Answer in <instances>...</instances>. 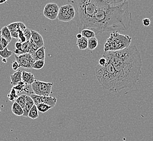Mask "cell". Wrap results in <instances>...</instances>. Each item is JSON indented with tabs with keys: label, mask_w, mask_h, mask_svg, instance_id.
Instances as JSON below:
<instances>
[{
	"label": "cell",
	"mask_w": 153,
	"mask_h": 141,
	"mask_svg": "<svg viewBox=\"0 0 153 141\" xmlns=\"http://www.w3.org/2000/svg\"><path fill=\"white\" fill-rule=\"evenodd\" d=\"M102 57L112 65L116 71L120 91L131 89L137 84L142 74V60L136 45L121 51L104 52Z\"/></svg>",
	"instance_id": "cell-1"
},
{
	"label": "cell",
	"mask_w": 153,
	"mask_h": 141,
	"mask_svg": "<svg viewBox=\"0 0 153 141\" xmlns=\"http://www.w3.org/2000/svg\"><path fill=\"white\" fill-rule=\"evenodd\" d=\"M131 21L128 2L114 6L105 2L96 13L90 30L96 35L104 32L126 31Z\"/></svg>",
	"instance_id": "cell-2"
},
{
	"label": "cell",
	"mask_w": 153,
	"mask_h": 141,
	"mask_svg": "<svg viewBox=\"0 0 153 141\" xmlns=\"http://www.w3.org/2000/svg\"><path fill=\"white\" fill-rule=\"evenodd\" d=\"M75 10V22L79 33L92 26L98 10L106 2L104 0H68Z\"/></svg>",
	"instance_id": "cell-3"
},
{
	"label": "cell",
	"mask_w": 153,
	"mask_h": 141,
	"mask_svg": "<svg viewBox=\"0 0 153 141\" xmlns=\"http://www.w3.org/2000/svg\"><path fill=\"white\" fill-rule=\"evenodd\" d=\"M95 73L98 82L102 89L113 93L120 91L116 71L108 61L105 66L97 65Z\"/></svg>",
	"instance_id": "cell-4"
},
{
	"label": "cell",
	"mask_w": 153,
	"mask_h": 141,
	"mask_svg": "<svg viewBox=\"0 0 153 141\" xmlns=\"http://www.w3.org/2000/svg\"><path fill=\"white\" fill-rule=\"evenodd\" d=\"M132 37L128 35L120 34L119 32H113L107 39L104 47V52H115L129 47Z\"/></svg>",
	"instance_id": "cell-5"
},
{
	"label": "cell",
	"mask_w": 153,
	"mask_h": 141,
	"mask_svg": "<svg viewBox=\"0 0 153 141\" xmlns=\"http://www.w3.org/2000/svg\"><path fill=\"white\" fill-rule=\"evenodd\" d=\"M53 83H46L36 80L31 85L35 95L42 96H49L51 93Z\"/></svg>",
	"instance_id": "cell-6"
},
{
	"label": "cell",
	"mask_w": 153,
	"mask_h": 141,
	"mask_svg": "<svg viewBox=\"0 0 153 141\" xmlns=\"http://www.w3.org/2000/svg\"><path fill=\"white\" fill-rule=\"evenodd\" d=\"M75 10L74 7L70 4L68 3L59 8L58 12V20L62 22H68L71 21L75 18Z\"/></svg>",
	"instance_id": "cell-7"
},
{
	"label": "cell",
	"mask_w": 153,
	"mask_h": 141,
	"mask_svg": "<svg viewBox=\"0 0 153 141\" xmlns=\"http://www.w3.org/2000/svg\"><path fill=\"white\" fill-rule=\"evenodd\" d=\"M31 98L33 101L34 105H37L40 103H44L50 106L53 108L55 107L57 103V99L52 96H42L35 95L34 93H31Z\"/></svg>",
	"instance_id": "cell-8"
},
{
	"label": "cell",
	"mask_w": 153,
	"mask_h": 141,
	"mask_svg": "<svg viewBox=\"0 0 153 141\" xmlns=\"http://www.w3.org/2000/svg\"><path fill=\"white\" fill-rule=\"evenodd\" d=\"M59 7L55 3L46 4L43 11V15L50 20H55L57 18Z\"/></svg>",
	"instance_id": "cell-9"
},
{
	"label": "cell",
	"mask_w": 153,
	"mask_h": 141,
	"mask_svg": "<svg viewBox=\"0 0 153 141\" xmlns=\"http://www.w3.org/2000/svg\"><path fill=\"white\" fill-rule=\"evenodd\" d=\"M14 57L16 61L18 62L20 68L32 69V66L35 60L30 54L25 53L19 55L14 54Z\"/></svg>",
	"instance_id": "cell-10"
},
{
	"label": "cell",
	"mask_w": 153,
	"mask_h": 141,
	"mask_svg": "<svg viewBox=\"0 0 153 141\" xmlns=\"http://www.w3.org/2000/svg\"><path fill=\"white\" fill-rule=\"evenodd\" d=\"M31 39L37 45L38 48H41L44 46V42L43 40V37L37 31L31 30Z\"/></svg>",
	"instance_id": "cell-11"
},
{
	"label": "cell",
	"mask_w": 153,
	"mask_h": 141,
	"mask_svg": "<svg viewBox=\"0 0 153 141\" xmlns=\"http://www.w3.org/2000/svg\"><path fill=\"white\" fill-rule=\"evenodd\" d=\"M22 81L27 85H32L36 80L33 74L31 72L22 70Z\"/></svg>",
	"instance_id": "cell-12"
},
{
	"label": "cell",
	"mask_w": 153,
	"mask_h": 141,
	"mask_svg": "<svg viewBox=\"0 0 153 141\" xmlns=\"http://www.w3.org/2000/svg\"><path fill=\"white\" fill-rule=\"evenodd\" d=\"M22 70H17L10 76V85L13 86H16L20 82L22 81Z\"/></svg>",
	"instance_id": "cell-13"
},
{
	"label": "cell",
	"mask_w": 153,
	"mask_h": 141,
	"mask_svg": "<svg viewBox=\"0 0 153 141\" xmlns=\"http://www.w3.org/2000/svg\"><path fill=\"white\" fill-rule=\"evenodd\" d=\"M34 105V101L30 96L26 95V104L23 109L24 115L22 116L27 117L28 114L32 107Z\"/></svg>",
	"instance_id": "cell-14"
},
{
	"label": "cell",
	"mask_w": 153,
	"mask_h": 141,
	"mask_svg": "<svg viewBox=\"0 0 153 141\" xmlns=\"http://www.w3.org/2000/svg\"><path fill=\"white\" fill-rule=\"evenodd\" d=\"M32 58L35 61L39 60H44L45 59V47L43 46L41 48H38L37 51L32 55Z\"/></svg>",
	"instance_id": "cell-15"
},
{
	"label": "cell",
	"mask_w": 153,
	"mask_h": 141,
	"mask_svg": "<svg viewBox=\"0 0 153 141\" xmlns=\"http://www.w3.org/2000/svg\"><path fill=\"white\" fill-rule=\"evenodd\" d=\"M27 85H27L26 83H25L24 82L21 81L16 86H13V88H14L16 90L18 93H20L24 92V91L28 93L29 89H28Z\"/></svg>",
	"instance_id": "cell-16"
},
{
	"label": "cell",
	"mask_w": 153,
	"mask_h": 141,
	"mask_svg": "<svg viewBox=\"0 0 153 141\" xmlns=\"http://www.w3.org/2000/svg\"><path fill=\"white\" fill-rule=\"evenodd\" d=\"M12 112L16 116H22L24 115L23 109L16 101L12 106Z\"/></svg>",
	"instance_id": "cell-17"
},
{
	"label": "cell",
	"mask_w": 153,
	"mask_h": 141,
	"mask_svg": "<svg viewBox=\"0 0 153 141\" xmlns=\"http://www.w3.org/2000/svg\"><path fill=\"white\" fill-rule=\"evenodd\" d=\"M76 46L80 50H86L88 48V39L83 37L77 39Z\"/></svg>",
	"instance_id": "cell-18"
},
{
	"label": "cell",
	"mask_w": 153,
	"mask_h": 141,
	"mask_svg": "<svg viewBox=\"0 0 153 141\" xmlns=\"http://www.w3.org/2000/svg\"><path fill=\"white\" fill-rule=\"evenodd\" d=\"M1 37H3V38H4L9 43L12 41V37L11 36L10 32L7 26L3 27L1 29Z\"/></svg>",
	"instance_id": "cell-19"
},
{
	"label": "cell",
	"mask_w": 153,
	"mask_h": 141,
	"mask_svg": "<svg viewBox=\"0 0 153 141\" xmlns=\"http://www.w3.org/2000/svg\"><path fill=\"white\" fill-rule=\"evenodd\" d=\"M98 46V40L96 37H92L88 39V49L93 51L96 49Z\"/></svg>",
	"instance_id": "cell-20"
},
{
	"label": "cell",
	"mask_w": 153,
	"mask_h": 141,
	"mask_svg": "<svg viewBox=\"0 0 153 141\" xmlns=\"http://www.w3.org/2000/svg\"><path fill=\"white\" fill-rule=\"evenodd\" d=\"M38 112L39 111L37 109V106L36 105H34L29 111L27 117L30 118L32 120H36L39 117Z\"/></svg>",
	"instance_id": "cell-21"
},
{
	"label": "cell",
	"mask_w": 153,
	"mask_h": 141,
	"mask_svg": "<svg viewBox=\"0 0 153 141\" xmlns=\"http://www.w3.org/2000/svg\"><path fill=\"white\" fill-rule=\"evenodd\" d=\"M80 33L82 34V36L83 37H85L87 39H89L92 37H94L96 36L95 33L93 31L88 29H83L82 31Z\"/></svg>",
	"instance_id": "cell-22"
},
{
	"label": "cell",
	"mask_w": 153,
	"mask_h": 141,
	"mask_svg": "<svg viewBox=\"0 0 153 141\" xmlns=\"http://www.w3.org/2000/svg\"><path fill=\"white\" fill-rule=\"evenodd\" d=\"M13 54L12 51H9L8 49V47L3 48L2 51H0V57H1L3 59H8Z\"/></svg>",
	"instance_id": "cell-23"
},
{
	"label": "cell",
	"mask_w": 153,
	"mask_h": 141,
	"mask_svg": "<svg viewBox=\"0 0 153 141\" xmlns=\"http://www.w3.org/2000/svg\"><path fill=\"white\" fill-rule=\"evenodd\" d=\"M36 106H37V109L38 111H39L40 112H42V113L46 112L47 111H48L49 110L51 109L52 108L51 106H49L45 104H44V103H40Z\"/></svg>",
	"instance_id": "cell-24"
},
{
	"label": "cell",
	"mask_w": 153,
	"mask_h": 141,
	"mask_svg": "<svg viewBox=\"0 0 153 141\" xmlns=\"http://www.w3.org/2000/svg\"><path fill=\"white\" fill-rule=\"evenodd\" d=\"M45 65V60H39L35 61L33 64L32 66V69L34 70H40L43 68Z\"/></svg>",
	"instance_id": "cell-25"
},
{
	"label": "cell",
	"mask_w": 153,
	"mask_h": 141,
	"mask_svg": "<svg viewBox=\"0 0 153 141\" xmlns=\"http://www.w3.org/2000/svg\"><path fill=\"white\" fill-rule=\"evenodd\" d=\"M7 97L10 101H15L19 96L16 90L14 88H12L10 90L9 93L7 95Z\"/></svg>",
	"instance_id": "cell-26"
},
{
	"label": "cell",
	"mask_w": 153,
	"mask_h": 141,
	"mask_svg": "<svg viewBox=\"0 0 153 141\" xmlns=\"http://www.w3.org/2000/svg\"><path fill=\"white\" fill-rule=\"evenodd\" d=\"M26 95H22L19 96L18 98L15 101L16 102L22 109H24L26 104Z\"/></svg>",
	"instance_id": "cell-27"
},
{
	"label": "cell",
	"mask_w": 153,
	"mask_h": 141,
	"mask_svg": "<svg viewBox=\"0 0 153 141\" xmlns=\"http://www.w3.org/2000/svg\"><path fill=\"white\" fill-rule=\"evenodd\" d=\"M10 32H14V31H20L19 28V22H13L9 25L7 26Z\"/></svg>",
	"instance_id": "cell-28"
},
{
	"label": "cell",
	"mask_w": 153,
	"mask_h": 141,
	"mask_svg": "<svg viewBox=\"0 0 153 141\" xmlns=\"http://www.w3.org/2000/svg\"><path fill=\"white\" fill-rule=\"evenodd\" d=\"M30 51V41H26L22 44V54L25 53H29Z\"/></svg>",
	"instance_id": "cell-29"
},
{
	"label": "cell",
	"mask_w": 153,
	"mask_h": 141,
	"mask_svg": "<svg viewBox=\"0 0 153 141\" xmlns=\"http://www.w3.org/2000/svg\"><path fill=\"white\" fill-rule=\"evenodd\" d=\"M104 1L106 3L112 6L120 4L121 3H124L128 1V0H104Z\"/></svg>",
	"instance_id": "cell-30"
},
{
	"label": "cell",
	"mask_w": 153,
	"mask_h": 141,
	"mask_svg": "<svg viewBox=\"0 0 153 141\" xmlns=\"http://www.w3.org/2000/svg\"><path fill=\"white\" fill-rule=\"evenodd\" d=\"M18 42H20L22 43H24L26 41V39L25 37L24 33L22 31H19V39L18 40Z\"/></svg>",
	"instance_id": "cell-31"
},
{
	"label": "cell",
	"mask_w": 153,
	"mask_h": 141,
	"mask_svg": "<svg viewBox=\"0 0 153 141\" xmlns=\"http://www.w3.org/2000/svg\"><path fill=\"white\" fill-rule=\"evenodd\" d=\"M108 64V60L104 57H102L99 60V64L101 66H105Z\"/></svg>",
	"instance_id": "cell-32"
},
{
	"label": "cell",
	"mask_w": 153,
	"mask_h": 141,
	"mask_svg": "<svg viewBox=\"0 0 153 141\" xmlns=\"http://www.w3.org/2000/svg\"><path fill=\"white\" fill-rule=\"evenodd\" d=\"M24 33L25 37H26V41H30V39H31V31L29 30L28 28H27L25 30L24 32Z\"/></svg>",
	"instance_id": "cell-33"
},
{
	"label": "cell",
	"mask_w": 153,
	"mask_h": 141,
	"mask_svg": "<svg viewBox=\"0 0 153 141\" xmlns=\"http://www.w3.org/2000/svg\"><path fill=\"white\" fill-rule=\"evenodd\" d=\"M12 68L13 70L16 71V70H18L19 68H20V66L18 62H16V60H14V61L13 62L12 64Z\"/></svg>",
	"instance_id": "cell-34"
},
{
	"label": "cell",
	"mask_w": 153,
	"mask_h": 141,
	"mask_svg": "<svg viewBox=\"0 0 153 141\" xmlns=\"http://www.w3.org/2000/svg\"><path fill=\"white\" fill-rule=\"evenodd\" d=\"M150 20L149 18H145L144 19H143L142 20V23H143V25H144V26L146 27H148V26H149L150 25Z\"/></svg>",
	"instance_id": "cell-35"
},
{
	"label": "cell",
	"mask_w": 153,
	"mask_h": 141,
	"mask_svg": "<svg viewBox=\"0 0 153 141\" xmlns=\"http://www.w3.org/2000/svg\"><path fill=\"white\" fill-rule=\"evenodd\" d=\"M8 44H9V43L4 38H3V37H2V39H1V45H2L3 48H4L7 47L8 45Z\"/></svg>",
	"instance_id": "cell-36"
},
{
	"label": "cell",
	"mask_w": 153,
	"mask_h": 141,
	"mask_svg": "<svg viewBox=\"0 0 153 141\" xmlns=\"http://www.w3.org/2000/svg\"><path fill=\"white\" fill-rule=\"evenodd\" d=\"M19 33V31H14V32H10L12 37L15 38L17 40H18Z\"/></svg>",
	"instance_id": "cell-37"
},
{
	"label": "cell",
	"mask_w": 153,
	"mask_h": 141,
	"mask_svg": "<svg viewBox=\"0 0 153 141\" xmlns=\"http://www.w3.org/2000/svg\"><path fill=\"white\" fill-rule=\"evenodd\" d=\"M22 43L20 42H16L15 44V47L16 49H18L21 52V54H22Z\"/></svg>",
	"instance_id": "cell-38"
},
{
	"label": "cell",
	"mask_w": 153,
	"mask_h": 141,
	"mask_svg": "<svg viewBox=\"0 0 153 141\" xmlns=\"http://www.w3.org/2000/svg\"><path fill=\"white\" fill-rule=\"evenodd\" d=\"M1 39H2V37H1V31H0V51H2L3 48L1 45Z\"/></svg>",
	"instance_id": "cell-39"
},
{
	"label": "cell",
	"mask_w": 153,
	"mask_h": 141,
	"mask_svg": "<svg viewBox=\"0 0 153 141\" xmlns=\"http://www.w3.org/2000/svg\"><path fill=\"white\" fill-rule=\"evenodd\" d=\"M82 37V34H81V33H79V34H77L76 35L77 39H79L80 38H81Z\"/></svg>",
	"instance_id": "cell-40"
},
{
	"label": "cell",
	"mask_w": 153,
	"mask_h": 141,
	"mask_svg": "<svg viewBox=\"0 0 153 141\" xmlns=\"http://www.w3.org/2000/svg\"><path fill=\"white\" fill-rule=\"evenodd\" d=\"M2 62H3V63L6 64V63H7V60L6 59L2 58Z\"/></svg>",
	"instance_id": "cell-41"
},
{
	"label": "cell",
	"mask_w": 153,
	"mask_h": 141,
	"mask_svg": "<svg viewBox=\"0 0 153 141\" xmlns=\"http://www.w3.org/2000/svg\"><path fill=\"white\" fill-rule=\"evenodd\" d=\"M6 2V0H0V4H3Z\"/></svg>",
	"instance_id": "cell-42"
},
{
	"label": "cell",
	"mask_w": 153,
	"mask_h": 141,
	"mask_svg": "<svg viewBox=\"0 0 153 141\" xmlns=\"http://www.w3.org/2000/svg\"><path fill=\"white\" fill-rule=\"evenodd\" d=\"M1 113V109H0V114Z\"/></svg>",
	"instance_id": "cell-43"
},
{
	"label": "cell",
	"mask_w": 153,
	"mask_h": 141,
	"mask_svg": "<svg viewBox=\"0 0 153 141\" xmlns=\"http://www.w3.org/2000/svg\"><path fill=\"white\" fill-rule=\"evenodd\" d=\"M6 1H8V0H6Z\"/></svg>",
	"instance_id": "cell-44"
}]
</instances>
